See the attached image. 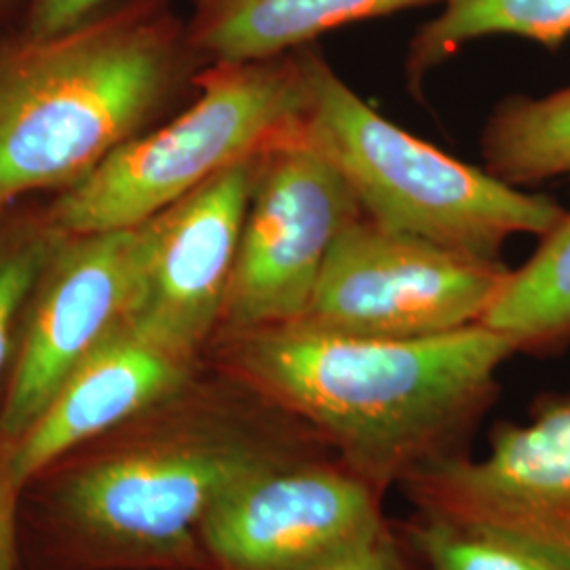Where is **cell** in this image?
Here are the masks:
<instances>
[{"label":"cell","mask_w":570,"mask_h":570,"mask_svg":"<svg viewBox=\"0 0 570 570\" xmlns=\"http://www.w3.org/2000/svg\"><path fill=\"white\" fill-rule=\"evenodd\" d=\"M226 372L311 429L381 494L454 454L518 351L492 327L385 341L301 324L218 332Z\"/></svg>","instance_id":"obj_1"},{"label":"cell","mask_w":570,"mask_h":570,"mask_svg":"<svg viewBox=\"0 0 570 570\" xmlns=\"http://www.w3.org/2000/svg\"><path fill=\"white\" fill-rule=\"evenodd\" d=\"M186 26L142 0L0 49V212L68 188L136 138L195 66Z\"/></svg>","instance_id":"obj_2"},{"label":"cell","mask_w":570,"mask_h":570,"mask_svg":"<svg viewBox=\"0 0 570 570\" xmlns=\"http://www.w3.org/2000/svg\"><path fill=\"white\" fill-rule=\"evenodd\" d=\"M184 423L140 450L82 471L68 490L79 524L127 548L180 556L207 513L247 478L287 461L334 456L298 419L237 379L230 395L180 391Z\"/></svg>","instance_id":"obj_3"},{"label":"cell","mask_w":570,"mask_h":570,"mask_svg":"<svg viewBox=\"0 0 570 570\" xmlns=\"http://www.w3.org/2000/svg\"><path fill=\"white\" fill-rule=\"evenodd\" d=\"M306 85L305 127L351 184L364 216L484 261H503L513 235L543 237L564 207L459 161L387 121L330 66L320 47L296 49Z\"/></svg>","instance_id":"obj_4"},{"label":"cell","mask_w":570,"mask_h":570,"mask_svg":"<svg viewBox=\"0 0 570 570\" xmlns=\"http://www.w3.org/2000/svg\"><path fill=\"white\" fill-rule=\"evenodd\" d=\"M197 100L176 119L112 150L63 188L45 216L60 235L125 230L303 121L306 85L296 51L271 60L207 63Z\"/></svg>","instance_id":"obj_5"},{"label":"cell","mask_w":570,"mask_h":570,"mask_svg":"<svg viewBox=\"0 0 570 570\" xmlns=\"http://www.w3.org/2000/svg\"><path fill=\"white\" fill-rule=\"evenodd\" d=\"M362 216L345 174L305 119L266 144L218 332L298 322L336 239Z\"/></svg>","instance_id":"obj_6"},{"label":"cell","mask_w":570,"mask_h":570,"mask_svg":"<svg viewBox=\"0 0 570 570\" xmlns=\"http://www.w3.org/2000/svg\"><path fill=\"white\" fill-rule=\"evenodd\" d=\"M511 268L362 216L336 239L301 326L385 341L478 326Z\"/></svg>","instance_id":"obj_7"},{"label":"cell","mask_w":570,"mask_h":570,"mask_svg":"<svg viewBox=\"0 0 570 570\" xmlns=\"http://www.w3.org/2000/svg\"><path fill=\"white\" fill-rule=\"evenodd\" d=\"M400 489L416 515L505 537L570 570V391L539 400L524 423H501L484 454L438 459Z\"/></svg>","instance_id":"obj_8"},{"label":"cell","mask_w":570,"mask_h":570,"mask_svg":"<svg viewBox=\"0 0 570 570\" xmlns=\"http://www.w3.org/2000/svg\"><path fill=\"white\" fill-rule=\"evenodd\" d=\"M385 529L381 492L327 454L247 478L207 513L199 537L225 570H313Z\"/></svg>","instance_id":"obj_9"},{"label":"cell","mask_w":570,"mask_h":570,"mask_svg":"<svg viewBox=\"0 0 570 570\" xmlns=\"http://www.w3.org/2000/svg\"><path fill=\"white\" fill-rule=\"evenodd\" d=\"M256 157L228 165L138 226V285L125 320L193 362L223 324Z\"/></svg>","instance_id":"obj_10"},{"label":"cell","mask_w":570,"mask_h":570,"mask_svg":"<svg viewBox=\"0 0 570 570\" xmlns=\"http://www.w3.org/2000/svg\"><path fill=\"white\" fill-rule=\"evenodd\" d=\"M140 261L138 226L61 235L30 296V317L0 414L20 440L89 351L129 315Z\"/></svg>","instance_id":"obj_11"},{"label":"cell","mask_w":570,"mask_h":570,"mask_svg":"<svg viewBox=\"0 0 570 570\" xmlns=\"http://www.w3.org/2000/svg\"><path fill=\"white\" fill-rule=\"evenodd\" d=\"M195 364L122 320L70 372L35 425L18 440L4 468L9 489H21L81 442L159 406L195 376Z\"/></svg>","instance_id":"obj_12"},{"label":"cell","mask_w":570,"mask_h":570,"mask_svg":"<svg viewBox=\"0 0 570 570\" xmlns=\"http://www.w3.org/2000/svg\"><path fill=\"white\" fill-rule=\"evenodd\" d=\"M438 0H197L188 42L207 63L271 60L324 32Z\"/></svg>","instance_id":"obj_13"},{"label":"cell","mask_w":570,"mask_h":570,"mask_svg":"<svg viewBox=\"0 0 570 570\" xmlns=\"http://www.w3.org/2000/svg\"><path fill=\"white\" fill-rule=\"evenodd\" d=\"M482 157L492 176L518 188L570 180V85L497 104L484 125Z\"/></svg>","instance_id":"obj_14"},{"label":"cell","mask_w":570,"mask_h":570,"mask_svg":"<svg viewBox=\"0 0 570 570\" xmlns=\"http://www.w3.org/2000/svg\"><path fill=\"white\" fill-rule=\"evenodd\" d=\"M407 47V81L414 87L475 39L511 35L558 49L570 37V0H442Z\"/></svg>","instance_id":"obj_15"},{"label":"cell","mask_w":570,"mask_h":570,"mask_svg":"<svg viewBox=\"0 0 570 570\" xmlns=\"http://www.w3.org/2000/svg\"><path fill=\"white\" fill-rule=\"evenodd\" d=\"M484 326L518 351H550L570 341V212L541 237L537 252L513 268L490 306Z\"/></svg>","instance_id":"obj_16"},{"label":"cell","mask_w":570,"mask_h":570,"mask_svg":"<svg viewBox=\"0 0 570 570\" xmlns=\"http://www.w3.org/2000/svg\"><path fill=\"white\" fill-rule=\"evenodd\" d=\"M406 537L428 570H569L518 541L423 515Z\"/></svg>","instance_id":"obj_17"},{"label":"cell","mask_w":570,"mask_h":570,"mask_svg":"<svg viewBox=\"0 0 570 570\" xmlns=\"http://www.w3.org/2000/svg\"><path fill=\"white\" fill-rule=\"evenodd\" d=\"M60 233L41 223H0V376L7 366L16 320L30 303Z\"/></svg>","instance_id":"obj_18"},{"label":"cell","mask_w":570,"mask_h":570,"mask_svg":"<svg viewBox=\"0 0 570 570\" xmlns=\"http://www.w3.org/2000/svg\"><path fill=\"white\" fill-rule=\"evenodd\" d=\"M110 0H32L26 35L49 37L100 13ZM197 2V0H195Z\"/></svg>","instance_id":"obj_19"},{"label":"cell","mask_w":570,"mask_h":570,"mask_svg":"<svg viewBox=\"0 0 570 570\" xmlns=\"http://www.w3.org/2000/svg\"><path fill=\"white\" fill-rule=\"evenodd\" d=\"M313 570H407V567L395 537L385 529L364 546Z\"/></svg>","instance_id":"obj_20"},{"label":"cell","mask_w":570,"mask_h":570,"mask_svg":"<svg viewBox=\"0 0 570 570\" xmlns=\"http://www.w3.org/2000/svg\"><path fill=\"white\" fill-rule=\"evenodd\" d=\"M13 490L7 478L0 482V570H11L13 564Z\"/></svg>","instance_id":"obj_21"}]
</instances>
